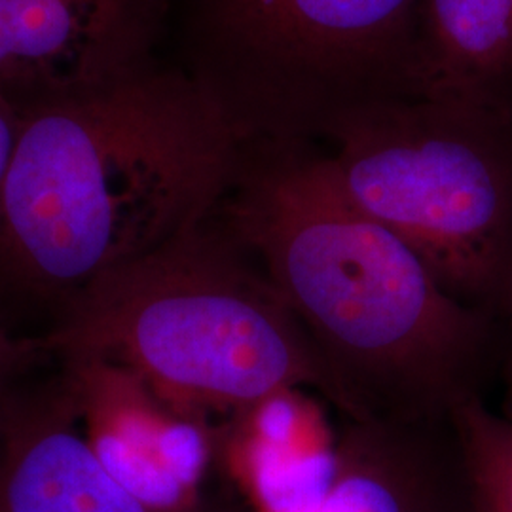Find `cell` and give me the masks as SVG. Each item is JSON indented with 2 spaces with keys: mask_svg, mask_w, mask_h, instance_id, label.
I'll use <instances>...</instances> for the list:
<instances>
[{
  "mask_svg": "<svg viewBox=\"0 0 512 512\" xmlns=\"http://www.w3.org/2000/svg\"><path fill=\"white\" fill-rule=\"evenodd\" d=\"M215 215L293 311L340 416L435 420L482 399L492 315L454 298L351 202L327 154L311 143L249 147Z\"/></svg>",
  "mask_w": 512,
  "mask_h": 512,
  "instance_id": "obj_1",
  "label": "cell"
},
{
  "mask_svg": "<svg viewBox=\"0 0 512 512\" xmlns=\"http://www.w3.org/2000/svg\"><path fill=\"white\" fill-rule=\"evenodd\" d=\"M247 150L200 78L156 61L23 109L0 203V275L63 308L211 219Z\"/></svg>",
  "mask_w": 512,
  "mask_h": 512,
  "instance_id": "obj_2",
  "label": "cell"
},
{
  "mask_svg": "<svg viewBox=\"0 0 512 512\" xmlns=\"http://www.w3.org/2000/svg\"><path fill=\"white\" fill-rule=\"evenodd\" d=\"M42 342L63 357L122 368L209 425L287 391L311 389L327 401L306 332L217 215L99 275Z\"/></svg>",
  "mask_w": 512,
  "mask_h": 512,
  "instance_id": "obj_3",
  "label": "cell"
},
{
  "mask_svg": "<svg viewBox=\"0 0 512 512\" xmlns=\"http://www.w3.org/2000/svg\"><path fill=\"white\" fill-rule=\"evenodd\" d=\"M351 202L403 238L469 308L512 296V112L439 97L357 110L325 135Z\"/></svg>",
  "mask_w": 512,
  "mask_h": 512,
  "instance_id": "obj_4",
  "label": "cell"
},
{
  "mask_svg": "<svg viewBox=\"0 0 512 512\" xmlns=\"http://www.w3.org/2000/svg\"><path fill=\"white\" fill-rule=\"evenodd\" d=\"M196 78L253 145L421 95L420 0H186Z\"/></svg>",
  "mask_w": 512,
  "mask_h": 512,
  "instance_id": "obj_5",
  "label": "cell"
},
{
  "mask_svg": "<svg viewBox=\"0 0 512 512\" xmlns=\"http://www.w3.org/2000/svg\"><path fill=\"white\" fill-rule=\"evenodd\" d=\"M0 512L175 511L110 471L88 435L71 366L44 346L0 395Z\"/></svg>",
  "mask_w": 512,
  "mask_h": 512,
  "instance_id": "obj_6",
  "label": "cell"
},
{
  "mask_svg": "<svg viewBox=\"0 0 512 512\" xmlns=\"http://www.w3.org/2000/svg\"><path fill=\"white\" fill-rule=\"evenodd\" d=\"M173 0H0V90L19 107L154 63Z\"/></svg>",
  "mask_w": 512,
  "mask_h": 512,
  "instance_id": "obj_7",
  "label": "cell"
},
{
  "mask_svg": "<svg viewBox=\"0 0 512 512\" xmlns=\"http://www.w3.org/2000/svg\"><path fill=\"white\" fill-rule=\"evenodd\" d=\"M59 357L73 370L88 435L110 471L160 509L200 512L198 482L215 427L173 410L122 368Z\"/></svg>",
  "mask_w": 512,
  "mask_h": 512,
  "instance_id": "obj_8",
  "label": "cell"
},
{
  "mask_svg": "<svg viewBox=\"0 0 512 512\" xmlns=\"http://www.w3.org/2000/svg\"><path fill=\"white\" fill-rule=\"evenodd\" d=\"M340 418L334 473L315 512H471L452 416Z\"/></svg>",
  "mask_w": 512,
  "mask_h": 512,
  "instance_id": "obj_9",
  "label": "cell"
},
{
  "mask_svg": "<svg viewBox=\"0 0 512 512\" xmlns=\"http://www.w3.org/2000/svg\"><path fill=\"white\" fill-rule=\"evenodd\" d=\"M421 95L512 112V0H420Z\"/></svg>",
  "mask_w": 512,
  "mask_h": 512,
  "instance_id": "obj_10",
  "label": "cell"
},
{
  "mask_svg": "<svg viewBox=\"0 0 512 512\" xmlns=\"http://www.w3.org/2000/svg\"><path fill=\"white\" fill-rule=\"evenodd\" d=\"M465 465L471 512H512V418L482 399L452 412Z\"/></svg>",
  "mask_w": 512,
  "mask_h": 512,
  "instance_id": "obj_11",
  "label": "cell"
},
{
  "mask_svg": "<svg viewBox=\"0 0 512 512\" xmlns=\"http://www.w3.org/2000/svg\"><path fill=\"white\" fill-rule=\"evenodd\" d=\"M42 338H18L0 323V395L42 355Z\"/></svg>",
  "mask_w": 512,
  "mask_h": 512,
  "instance_id": "obj_12",
  "label": "cell"
},
{
  "mask_svg": "<svg viewBox=\"0 0 512 512\" xmlns=\"http://www.w3.org/2000/svg\"><path fill=\"white\" fill-rule=\"evenodd\" d=\"M23 122V107L0 90V203L10 164L18 145L19 129Z\"/></svg>",
  "mask_w": 512,
  "mask_h": 512,
  "instance_id": "obj_13",
  "label": "cell"
},
{
  "mask_svg": "<svg viewBox=\"0 0 512 512\" xmlns=\"http://www.w3.org/2000/svg\"><path fill=\"white\" fill-rule=\"evenodd\" d=\"M507 315H509V321H511V359H509V406H507V412H503V414L512 418V296Z\"/></svg>",
  "mask_w": 512,
  "mask_h": 512,
  "instance_id": "obj_14",
  "label": "cell"
}]
</instances>
